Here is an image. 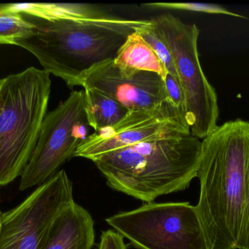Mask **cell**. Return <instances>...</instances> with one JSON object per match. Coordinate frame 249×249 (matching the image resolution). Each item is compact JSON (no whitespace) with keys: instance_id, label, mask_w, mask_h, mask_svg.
<instances>
[{"instance_id":"6da1fadb","label":"cell","mask_w":249,"mask_h":249,"mask_svg":"<svg viewBox=\"0 0 249 249\" xmlns=\"http://www.w3.org/2000/svg\"><path fill=\"white\" fill-rule=\"evenodd\" d=\"M14 4L34 26L32 35L16 45L70 88L81 86L88 73L115 59L127 38L149 22L114 16L91 4Z\"/></svg>"},{"instance_id":"7a4b0ae2","label":"cell","mask_w":249,"mask_h":249,"mask_svg":"<svg viewBox=\"0 0 249 249\" xmlns=\"http://www.w3.org/2000/svg\"><path fill=\"white\" fill-rule=\"evenodd\" d=\"M197 177L209 249H249V121H227L202 140Z\"/></svg>"},{"instance_id":"3957f363","label":"cell","mask_w":249,"mask_h":249,"mask_svg":"<svg viewBox=\"0 0 249 249\" xmlns=\"http://www.w3.org/2000/svg\"><path fill=\"white\" fill-rule=\"evenodd\" d=\"M202 140L191 133L138 143L93 159L115 191L148 203L188 188L197 176Z\"/></svg>"},{"instance_id":"277c9868","label":"cell","mask_w":249,"mask_h":249,"mask_svg":"<svg viewBox=\"0 0 249 249\" xmlns=\"http://www.w3.org/2000/svg\"><path fill=\"white\" fill-rule=\"evenodd\" d=\"M51 92V75L35 67L0 79V187L20 177L27 165Z\"/></svg>"},{"instance_id":"5b68a950","label":"cell","mask_w":249,"mask_h":249,"mask_svg":"<svg viewBox=\"0 0 249 249\" xmlns=\"http://www.w3.org/2000/svg\"><path fill=\"white\" fill-rule=\"evenodd\" d=\"M151 20L172 55L177 78L184 92L187 120L193 135L203 140L217 127L218 96L203 72L199 58L200 29L167 13Z\"/></svg>"},{"instance_id":"8992f818","label":"cell","mask_w":249,"mask_h":249,"mask_svg":"<svg viewBox=\"0 0 249 249\" xmlns=\"http://www.w3.org/2000/svg\"><path fill=\"white\" fill-rule=\"evenodd\" d=\"M139 249H209L196 206L148 203L106 219Z\"/></svg>"},{"instance_id":"52a82bcc","label":"cell","mask_w":249,"mask_h":249,"mask_svg":"<svg viewBox=\"0 0 249 249\" xmlns=\"http://www.w3.org/2000/svg\"><path fill=\"white\" fill-rule=\"evenodd\" d=\"M85 106L84 89L74 91L46 114L35 150L20 175V191L45 184L74 157L78 146L89 135Z\"/></svg>"},{"instance_id":"ba28073f","label":"cell","mask_w":249,"mask_h":249,"mask_svg":"<svg viewBox=\"0 0 249 249\" xmlns=\"http://www.w3.org/2000/svg\"><path fill=\"white\" fill-rule=\"evenodd\" d=\"M72 184L59 171L0 219V249H43L58 215L74 202Z\"/></svg>"},{"instance_id":"9c48e42d","label":"cell","mask_w":249,"mask_h":249,"mask_svg":"<svg viewBox=\"0 0 249 249\" xmlns=\"http://www.w3.org/2000/svg\"><path fill=\"white\" fill-rule=\"evenodd\" d=\"M81 86L112 96L129 111L166 113L187 120L170 100L165 82L156 73L145 71L124 73L112 60L88 73Z\"/></svg>"},{"instance_id":"30bf717a","label":"cell","mask_w":249,"mask_h":249,"mask_svg":"<svg viewBox=\"0 0 249 249\" xmlns=\"http://www.w3.org/2000/svg\"><path fill=\"white\" fill-rule=\"evenodd\" d=\"M190 133L187 120L166 113L129 111L112 127L89 134L74 157L96 158L138 143L177 137Z\"/></svg>"},{"instance_id":"8fae6325","label":"cell","mask_w":249,"mask_h":249,"mask_svg":"<svg viewBox=\"0 0 249 249\" xmlns=\"http://www.w3.org/2000/svg\"><path fill=\"white\" fill-rule=\"evenodd\" d=\"M94 241L91 215L74 201L53 224L43 249H91Z\"/></svg>"},{"instance_id":"7c38bea8","label":"cell","mask_w":249,"mask_h":249,"mask_svg":"<svg viewBox=\"0 0 249 249\" xmlns=\"http://www.w3.org/2000/svg\"><path fill=\"white\" fill-rule=\"evenodd\" d=\"M113 61L124 73L151 72L159 75L163 80L168 73L159 57L137 32L127 38Z\"/></svg>"},{"instance_id":"4fadbf2b","label":"cell","mask_w":249,"mask_h":249,"mask_svg":"<svg viewBox=\"0 0 249 249\" xmlns=\"http://www.w3.org/2000/svg\"><path fill=\"white\" fill-rule=\"evenodd\" d=\"M88 123L95 133L115 125L129 111L116 99L91 88H83Z\"/></svg>"},{"instance_id":"5bb4252c","label":"cell","mask_w":249,"mask_h":249,"mask_svg":"<svg viewBox=\"0 0 249 249\" xmlns=\"http://www.w3.org/2000/svg\"><path fill=\"white\" fill-rule=\"evenodd\" d=\"M33 29L14 4L0 7V44L16 45L18 41L30 37Z\"/></svg>"},{"instance_id":"9a60e30c","label":"cell","mask_w":249,"mask_h":249,"mask_svg":"<svg viewBox=\"0 0 249 249\" xmlns=\"http://www.w3.org/2000/svg\"><path fill=\"white\" fill-rule=\"evenodd\" d=\"M136 32L150 45L165 66L168 73L177 77L171 51L155 23L149 19L147 24L139 28Z\"/></svg>"},{"instance_id":"2e32d148","label":"cell","mask_w":249,"mask_h":249,"mask_svg":"<svg viewBox=\"0 0 249 249\" xmlns=\"http://www.w3.org/2000/svg\"><path fill=\"white\" fill-rule=\"evenodd\" d=\"M143 7L153 9H166V10H185V11L199 12L211 14L228 15L232 17L247 19L245 16L227 10L218 4L194 2H155L142 4Z\"/></svg>"},{"instance_id":"e0dca14e","label":"cell","mask_w":249,"mask_h":249,"mask_svg":"<svg viewBox=\"0 0 249 249\" xmlns=\"http://www.w3.org/2000/svg\"><path fill=\"white\" fill-rule=\"evenodd\" d=\"M164 82L170 100L187 118L185 97L178 78L168 73Z\"/></svg>"},{"instance_id":"ac0fdd59","label":"cell","mask_w":249,"mask_h":249,"mask_svg":"<svg viewBox=\"0 0 249 249\" xmlns=\"http://www.w3.org/2000/svg\"><path fill=\"white\" fill-rule=\"evenodd\" d=\"M98 249H127L124 238L116 231H104L101 235Z\"/></svg>"},{"instance_id":"d6986e66","label":"cell","mask_w":249,"mask_h":249,"mask_svg":"<svg viewBox=\"0 0 249 249\" xmlns=\"http://www.w3.org/2000/svg\"><path fill=\"white\" fill-rule=\"evenodd\" d=\"M1 212H0V219H1Z\"/></svg>"}]
</instances>
